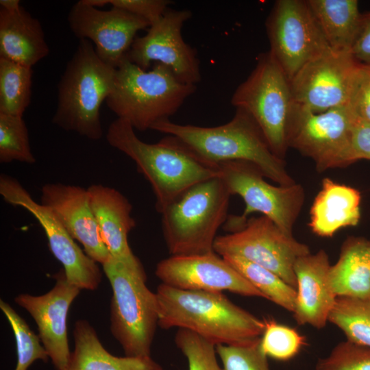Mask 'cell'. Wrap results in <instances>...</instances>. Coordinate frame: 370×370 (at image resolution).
<instances>
[{"label": "cell", "instance_id": "cell-1", "mask_svg": "<svg viewBox=\"0 0 370 370\" xmlns=\"http://www.w3.org/2000/svg\"><path fill=\"white\" fill-rule=\"evenodd\" d=\"M158 325L193 332L215 345H243L260 338L264 321L222 293L190 291L160 284L156 293Z\"/></svg>", "mask_w": 370, "mask_h": 370}, {"label": "cell", "instance_id": "cell-2", "mask_svg": "<svg viewBox=\"0 0 370 370\" xmlns=\"http://www.w3.org/2000/svg\"><path fill=\"white\" fill-rule=\"evenodd\" d=\"M106 139L131 158L150 183L159 213L192 186L219 176L217 165L201 159L175 136L167 135L158 143L149 144L139 139L132 126L121 119L110 123Z\"/></svg>", "mask_w": 370, "mask_h": 370}, {"label": "cell", "instance_id": "cell-3", "mask_svg": "<svg viewBox=\"0 0 370 370\" xmlns=\"http://www.w3.org/2000/svg\"><path fill=\"white\" fill-rule=\"evenodd\" d=\"M151 130L175 136L212 164L246 161L280 186L296 183L286 169L284 160L273 153L255 121L242 109L236 108L229 122L217 127L181 125L166 119L153 125Z\"/></svg>", "mask_w": 370, "mask_h": 370}, {"label": "cell", "instance_id": "cell-4", "mask_svg": "<svg viewBox=\"0 0 370 370\" xmlns=\"http://www.w3.org/2000/svg\"><path fill=\"white\" fill-rule=\"evenodd\" d=\"M116 71L98 56L90 40L80 39L58 82L52 123L90 140L101 139L100 108L112 89Z\"/></svg>", "mask_w": 370, "mask_h": 370}, {"label": "cell", "instance_id": "cell-5", "mask_svg": "<svg viewBox=\"0 0 370 370\" xmlns=\"http://www.w3.org/2000/svg\"><path fill=\"white\" fill-rule=\"evenodd\" d=\"M195 90L196 85L181 82L162 64L147 71L125 58L116 68L106 103L118 119L145 131L169 119Z\"/></svg>", "mask_w": 370, "mask_h": 370}, {"label": "cell", "instance_id": "cell-6", "mask_svg": "<svg viewBox=\"0 0 370 370\" xmlns=\"http://www.w3.org/2000/svg\"><path fill=\"white\" fill-rule=\"evenodd\" d=\"M231 195L223 180L217 176L192 186L167 205L160 214L170 254L214 252L217 232L227 219Z\"/></svg>", "mask_w": 370, "mask_h": 370}, {"label": "cell", "instance_id": "cell-7", "mask_svg": "<svg viewBox=\"0 0 370 370\" xmlns=\"http://www.w3.org/2000/svg\"><path fill=\"white\" fill-rule=\"evenodd\" d=\"M231 103L251 116L273 153L284 160L295 103L290 81L270 51L260 54L251 74L235 90Z\"/></svg>", "mask_w": 370, "mask_h": 370}, {"label": "cell", "instance_id": "cell-8", "mask_svg": "<svg viewBox=\"0 0 370 370\" xmlns=\"http://www.w3.org/2000/svg\"><path fill=\"white\" fill-rule=\"evenodd\" d=\"M112 291L110 330L125 356H151V348L158 325L156 293L140 275L110 256L103 264Z\"/></svg>", "mask_w": 370, "mask_h": 370}, {"label": "cell", "instance_id": "cell-9", "mask_svg": "<svg viewBox=\"0 0 370 370\" xmlns=\"http://www.w3.org/2000/svg\"><path fill=\"white\" fill-rule=\"evenodd\" d=\"M217 166L219 177L231 195H239L245 204L241 216L227 217V231L241 230L250 214L260 212L283 232L293 235L294 224L304 201V190L301 184L271 185L264 180L265 176L256 165L246 161H227Z\"/></svg>", "mask_w": 370, "mask_h": 370}, {"label": "cell", "instance_id": "cell-10", "mask_svg": "<svg viewBox=\"0 0 370 370\" xmlns=\"http://www.w3.org/2000/svg\"><path fill=\"white\" fill-rule=\"evenodd\" d=\"M356 119L348 106L314 113L295 105L288 130V147L310 158L319 171L356 162L352 139Z\"/></svg>", "mask_w": 370, "mask_h": 370}, {"label": "cell", "instance_id": "cell-11", "mask_svg": "<svg viewBox=\"0 0 370 370\" xmlns=\"http://www.w3.org/2000/svg\"><path fill=\"white\" fill-rule=\"evenodd\" d=\"M214 251L222 256L233 255L267 269L296 289V260L310 253L307 245L283 232L262 215L247 219L239 230L217 236Z\"/></svg>", "mask_w": 370, "mask_h": 370}, {"label": "cell", "instance_id": "cell-12", "mask_svg": "<svg viewBox=\"0 0 370 370\" xmlns=\"http://www.w3.org/2000/svg\"><path fill=\"white\" fill-rule=\"evenodd\" d=\"M270 53L291 80L308 62L330 50L306 0H278L267 18Z\"/></svg>", "mask_w": 370, "mask_h": 370}, {"label": "cell", "instance_id": "cell-13", "mask_svg": "<svg viewBox=\"0 0 370 370\" xmlns=\"http://www.w3.org/2000/svg\"><path fill=\"white\" fill-rule=\"evenodd\" d=\"M0 194L4 201L21 207L32 214L42 227L49 249L63 266L68 281L81 290H96L101 281V272L96 262L77 245L54 214L35 201L18 180L2 174Z\"/></svg>", "mask_w": 370, "mask_h": 370}, {"label": "cell", "instance_id": "cell-14", "mask_svg": "<svg viewBox=\"0 0 370 370\" xmlns=\"http://www.w3.org/2000/svg\"><path fill=\"white\" fill-rule=\"evenodd\" d=\"M191 16L188 10H168L146 34L135 38L125 58L144 70L152 62L162 64L181 82L196 85L201 80L199 61L195 49L182 36Z\"/></svg>", "mask_w": 370, "mask_h": 370}, {"label": "cell", "instance_id": "cell-15", "mask_svg": "<svg viewBox=\"0 0 370 370\" xmlns=\"http://www.w3.org/2000/svg\"><path fill=\"white\" fill-rule=\"evenodd\" d=\"M359 62L332 49L306 63L291 80L295 105L314 113L347 106Z\"/></svg>", "mask_w": 370, "mask_h": 370}, {"label": "cell", "instance_id": "cell-16", "mask_svg": "<svg viewBox=\"0 0 370 370\" xmlns=\"http://www.w3.org/2000/svg\"><path fill=\"white\" fill-rule=\"evenodd\" d=\"M69 27L75 36L94 44L98 56L117 68L132 47L140 30L149 27L145 19L118 8L102 10L75 3L68 14Z\"/></svg>", "mask_w": 370, "mask_h": 370}, {"label": "cell", "instance_id": "cell-17", "mask_svg": "<svg viewBox=\"0 0 370 370\" xmlns=\"http://www.w3.org/2000/svg\"><path fill=\"white\" fill-rule=\"evenodd\" d=\"M156 275L162 283L183 290L264 297L236 269L215 252L203 255L171 256L160 261Z\"/></svg>", "mask_w": 370, "mask_h": 370}, {"label": "cell", "instance_id": "cell-18", "mask_svg": "<svg viewBox=\"0 0 370 370\" xmlns=\"http://www.w3.org/2000/svg\"><path fill=\"white\" fill-rule=\"evenodd\" d=\"M54 278L56 284L47 293L38 296L19 294L14 301L35 321L38 336L56 370H64L71 354L67 336V315L81 289L68 281L63 269Z\"/></svg>", "mask_w": 370, "mask_h": 370}, {"label": "cell", "instance_id": "cell-19", "mask_svg": "<svg viewBox=\"0 0 370 370\" xmlns=\"http://www.w3.org/2000/svg\"><path fill=\"white\" fill-rule=\"evenodd\" d=\"M40 204L47 208L85 253L103 264L110 257L92 210L87 188L62 183H47L41 188Z\"/></svg>", "mask_w": 370, "mask_h": 370}, {"label": "cell", "instance_id": "cell-20", "mask_svg": "<svg viewBox=\"0 0 370 370\" xmlns=\"http://www.w3.org/2000/svg\"><path fill=\"white\" fill-rule=\"evenodd\" d=\"M87 190L101 237L110 256L146 275L128 243V234L136 226L129 200L119 190L102 184H92Z\"/></svg>", "mask_w": 370, "mask_h": 370}, {"label": "cell", "instance_id": "cell-21", "mask_svg": "<svg viewBox=\"0 0 370 370\" xmlns=\"http://www.w3.org/2000/svg\"><path fill=\"white\" fill-rule=\"evenodd\" d=\"M330 266L329 256L323 249L296 260L297 297L293 313L297 324L321 329L328 322L337 298L328 281Z\"/></svg>", "mask_w": 370, "mask_h": 370}, {"label": "cell", "instance_id": "cell-22", "mask_svg": "<svg viewBox=\"0 0 370 370\" xmlns=\"http://www.w3.org/2000/svg\"><path fill=\"white\" fill-rule=\"evenodd\" d=\"M360 200L357 189L324 178L310 208L311 230L317 236L331 237L343 227L356 225Z\"/></svg>", "mask_w": 370, "mask_h": 370}, {"label": "cell", "instance_id": "cell-23", "mask_svg": "<svg viewBox=\"0 0 370 370\" xmlns=\"http://www.w3.org/2000/svg\"><path fill=\"white\" fill-rule=\"evenodd\" d=\"M49 53L42 27L23 7L0 8V58L32 67Z\"/></svg>", "mask_w": 370, "mask_h": 370}, {"label": "cell", "instance_id": "cell-24", "mask_svg": "<svg viewBox=\"0 0 370 370\" xmlns=\"http://www.w3.org/2000/svg\"><path fill=\"white\" fill-rule=\"evenodd\" d=\"M75 348L64 370H163L151 356H116L100 342L86 320H77L73 329Z\"/></svg>", "mask_w": 370, "mask_h": 370}, {"label": "cell", "instance_id": "cell-25", "mask_svg": "<svg viewBox=\"0 0 370 370\" xmlns=\"http://www.w3.org/2000/svg\"><path fill=\"white\" fill-rule=\"evenodd\" d=\"M328 281L338 297L370 298V241L350 237L342 245L337 262L331 265Z\"/></svg>", "mask_w": 370, "mask_h": 370}, {"label": "cell", "instance_id": "cell-26", "mask_svg": "<svg viewBox=\"0 0 370 370\" xmlns=\"http://www.w3.org/2000/svg\"><path fill=\"white\" fill-rule=\"evenodd\" d=\"M330 47L352 52L358 36L362 14L357 0H306Z\"/></svg>", "mask_w": 370, "mask_h": 370}, {"label": "cell", "instance_id": "cell-27", "mask_svg": "<svg viewBox=\"0 0 370 370\" xmlns=\"http://www.w3.org/2000/svg\"><path fill=\"white\" fill-rule=\"evenodd\" d=\"M222 257L258 290L264 299L293 312L297 297L296 289L280 276L241 257L233 255Z\"/></svg>", "mask_w": 370, "mask_h": 370}, {"label": "cell", "instance_id": "cell-28", "mask_svg": "<svg viewBox=\"0 0 370 370\" xmlns=\"http://www.w3.org/2000/svg\"><path fill=\"white\" fill-rule=\"evenodd\" d=\"M32 67L0 58V113L21 116L32 97Z\"/></svg>", "mask_w": 370, "mask_h": 370}, {"label": "cell", "instance_id": "cell-29", "mask_svg": "<svg viewBox=\"0 0 370 370\" xmlns=\"http://www.w3.org/2000/svg\"><path fill=\"white\" fill-rule=\"evenodd\" d=\"M328 321L344 333L347 341L370 348V298L338 297Z\"/></svg>", "mask_w": 370, "mask_h": 370}, {"label": "cell", "instance_id": "cell-30", "mask_svg": "<svg viewBox=\"0 0 370 370\" xmlns=\"http://www.w3.org/2000/svg\"><path fill=\"white\" fill-rule=\"evenodd\" d=\"M0 308L9 321L14 334L17 362L14 370H27L36 360L47 362L49 356L44 346L41 345L38 335L29 327L26 321L12 308L0 300Z\"/></svg>", "mask_w": 370, "mask_h": 370}, {"label": "cell", "instance_id": "cell-31", "mask_svg": "<svg viewBox=\"0 0 370 370\" xmlns=\"http://www.w3.org/2000/svg\"><path fill=\"white\" fill-rule=\"evenodd\" d=\"M34 164L27 125L21 116L0 113V162Z\"/></svg>", "mask_w": 370, "mask_h": 370}, {"label": "cell", "instance_id": "cell-32", "mask_svg": "<svg viewBox=\"0 0 370 370\" xmlns=\"http://www.w3.org/2000/svg\"><path fill=\"white\" fill-rule=\"evenodd\" d=\"M264 321V330L260 341L263 353L280 361H287L297 356L306 344L305 338L296 330L273 319Z\"/></svg>", "mask_w": 370, "mask_h": 370}, {"label": "cell", "instance_id": "cell-33", "mask_svg": "<svg viewBox=\"0 0 370 370\" xmlns=\"http://www.w3.org/2000/svg\"><path fill=\"white\" fill-rule=\"evenodd\" d=\"M175 342L187 360L188 370H221L212 343L184 329L177 330Z\"/></svg>", "mask_w": 370, "mask_h": 370}, {"label": "cell", "instance_id": "cell-34", "mask_svg": "<svg viewBox=\"0 0 370 370\" xmlns=\"http://www.w3.org/2000/svg\"><path fill=\"white\" fill-rule=\"evenodd\" d=\"M260 338L243 345H216L221 370H271L267 356L260 345Z\"/></svg>", "mask_w": 370, "mask_h": 370}, {"label": "cell", "instance_id": "cell-35", "mask_svg": "<svg viewBox=\"0 0 370 370\" xmlns=\"http://www.w3.org/2000/svg\"><path fill=\"white\" fill-rule=\"evenodd\" d=\"M315 370H370V348L347 340L341 342L317 360Z\"/></svg>", "mask_w": 370, "mask_h": 370}, {"label": "cell", "instance_id": "cell-36", "mask_svg": "<svg viewBox=\"0 0 370 370\" xmlns=\"http://www.w3.org/2000/svg\"><path fill=\"white\" fill-rule=\"evenodd\" d=\"M347 106L357 120L370 125V64H358Z\"/></svg>", "mask_w": 370, "mask_h": 370}, {"label": "cell", "instance_id": "cell-37", "mask_svg": "<svg viewBox=\"0 0 370 370\" xmlns=\"http://www.w3.org/2000/svg\"><path fill=\"white\" fill-rule=\"evenodd\" d=\"M171 3L168 0H108V4L112 7L141 17L150 25L165 14Z\"/></svg>", "mask_w": 370, "mask_h": 370}, {"label": "cell", "instance_id": "cell-38", "mask_svg": "<svg viewBox=\"0 0 370 370\" xmlns=\"http://www.w3.org/2000/svg\"><path fill=\"white\" fill-rule=\"evenodd\" d=\"M352 53L358 62L370 64V12L362 14L360 29Z\"/></svg>", "mask_w": 370, "mask_h": 370}, {"label": "cell", "instance_id": "cell-39", "mask_svg": "<svg viewBox=\"0 0 370 370\" xmlns=\"http://www.w3.org/2000/svg\"><path fill=\"white\" fill-rule=\"evenodd\" d=\"M352 147L356 162L361 159L370 160V125L356 119Z\"/></svg>", "mask_w": 370, "mask_h": 370}, {"label": "cell", "instance_id": "cell-40", "mask_svg": "<svg viewBox=\"0 0 370 370\" xmlns=\"http://www.w3.org/2000/svg\"><path fill=\"white\" fill-rule=\"evenodd\" d=\"M0 5L8 12H16L21 8L19 0H0Z\"/></svg>", "mask_w": 370, "mask_h": 370}, {"label": "cell", "instance_id": "cell-41", "mask_svg": "<svg viewBox=\"0 0 370 370\" xmlns=\"http://www.w3.org/2000/svg\"><path fill=\"white\" fill-rule=\"evenodd\" d=\"M85 3L95 8H101L108 4V0H83Z\"/></svg>", "mask_w": 370, "mask_h": 370}]
</instances>
